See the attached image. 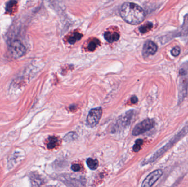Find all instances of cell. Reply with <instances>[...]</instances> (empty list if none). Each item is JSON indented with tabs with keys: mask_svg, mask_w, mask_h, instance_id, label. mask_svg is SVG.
<instances>
[{
	"mask_svg": "<svg viewBox=\"0 0 188 187\" xmlns=\"http://www.w3.org/2000/svg\"><path fill=\"white\" fill-rule=\"evenodd\" d=\"M121 17L132 25H138L145 18V13L140 6L132 2L123 3L120 10Z\"/></svg>",
	"mask_w": 188,
	"mask_h": 187,
	"instance_id": "1",
	"label": "cell"
},
{
	"mask_svg": "<svg viewBox=\"0 0 188 187\" xmlns=\"http://www.w3.org/2000/svg\"><path fill=\"white\" fill-rule=\"evenodd\" d=\"M154 125L155 122L153 119H145L135 126L133 129L132 134L135 136L142 134L152 129Z\"/></svg>",
	"mask_w": 188,
	"mask_h": 187,
	"instance_id": "2",
	"label": "cell"
},
{
	"mask_svg": "<svg viewBox=\"0 0 188 187\" xmlns=\"http://www.w3.org/2000/svg\"><path fill=\"white\" fill-rule=\"evenodd\" d=\"M10 53L15 58L22 57L26 53V48L18 40L12 41L9 47Z\"/></svg>",
	"mask_w": 188,
	"mask_h": 187,
	"instance_id": "3",
	"label": "cell"
},
{
	"mask_svg": "<svg viewBox=\"0 0 188 187\" xmlns=\"http://www.w3.org/2000/svg\"><path fill=\"white\" fill-rule=\"evenodd\" d=\"M102 114V109L101 107L92 109V110L90 111L87 117V125L92 128L96 126L98 124L99 121L101 118Z\"/></svg>",
	"mask_w": 188,
	"mask_h": 187,
	"instance_id": "4",
	"label": "cell"
},
{
	"mask_svg": "<svg viewBox=\"0 0 188 187\" xmlns=\"http://www.w3.org/2000/svg\"><path fill=\"white\" fill-rule=\"evenodd\" d=\"M163 175L161 170H156L150 173L142 182L141 187H152Z\"/></svg>",
	"mask_w": 188,
	"mask_h": 187,
	"instance_id": "5",
	"label": "cell"
},
{
	"mask_svg": "<svg viewBox=\"0 0 188 187\" xmlns=\"http://www.w3.org/2000/svg\"><path fill=\"white\" fill-rule=\"evenodd\" d=\"M158 47L154 42L151 40H147L145 42L142 48V54L144 57H149L156 53Z\"/></svg>",
	"mask_w": 188,
	"mask_h": 187,
	"instance_id": "6",
	"label": "cell"
},
{
	"mask_svg": "<svg viewBox=\"0 0 188 187\" xmlns=\"http://www.w3.org/2000/svg\"><path fill=\"white\" fill-rule=\"evenodd\" d=\"M104 37L106 41L110 43H112L114 41H117L119 38V35L117 33H112L110 31H107L104 34Z\"/></svg>",
	"mask_w": 188,
	"mask_h": 187,
	"instance_id": "7",
	"label": "cell"
},
{
	"mask_svg": "<svg viewBox=\"0 0 188 187\" xmlns=\"http://www.w3.org/2000/svg\"><path fill=\"white\" fill-rule=\"evenodd\" d=\"M87 163L89 168L92 170H96L99 166L98 161L92 158L87 159Z\"/></svg>",
	"mask_w": 188,
	"mask_h": 187,
	"instance_id": "8",
	"label": "cell"
},
{
	"mask_svg": "<svg viewBox=\"0 0 188 187\" xmlns=\"http://www.w3.org/2000/svg\"><path fill=\"white\" fill-rule=\"evenodd\" d=\"M153 27V24L151 22H147V23L143 25L139 28V31L142 34L146 33L148 31H149Z\"/></svg>",
	"mask_w": 188,
	"mask_h": 187,
	"instance_id": "9",
	"label": "cell"
},
{
	"mask_svg": "<svg viewBox=\"0 0 188 187\" xmlns=\"http://www.w3.org/2000/svg\"><path fill=\"white\" fill-rule=\"evenodd\" d=\"M181 33L183 35L188 34V14L184 17L183 24L181 28Z\"/></svg>",
	"mask_w": 188,
	"mask_h": 187,
	"instance_id": "10",
	"label": "cell"
},
{
	"mask_svg": "<svg viewBox=\"0 0 188 187\" xmlns=\"http://www.w3.org/2000/svg\"><path fill=\"white\" fill-rule=\"evenodd\" d=\"M58 140L56 137H51L48 139V143L47 144L48 149H52L55 148L56 146L58 143Z\"/></svg>",
	"mask_w": 188,
	"mask_h": 187,
	"instance_id": "11",
	"label": "cell"
},
{
	"mask_svg": "<svg viewBox=\"0 0 188 187\" xmlns=\"http://www.w3.org/2000/svg\"><path fill=\"white\" fill-rule=\"evenodd\" d=\"M82 34L78 33H75L69 38L68 42L70 44H74L76 41L79 40L82 37Z\"/></svg>",
	"mask_w": 188,
	"mask_h": 187,
	"instance_id": "12",
	"label": "cell"
},
{
	"mask_svg": "<svg viewBox=\"0 0 188 187\" xmlns=\"http://www.w3.org/2000/svg\"><path fill=\"white\" fill-rule=\"evenodd\" d=\"M99 41L97 39H94L92 41H90L89 45H88V49L90 51H93L96 48L97 46L99 45Z\"/></svg>",
	"mask_w": 188,
	"mask_h": 187,
	"instance_id": "13",
	"label": "cell"
},
{
	"mask_svg": "<svg viewBox=\"0 0 188 187\" xmlns=\"http://www.w3.org/2000/svg\"><path fill=\"white\" fill-rule=\"evenodd\" d=\"M142 143H143V141L142 139H137L135 141V145L133 146V151L134 152H138L141 149V146L142 145Z\"/></svg>",
	"mask_w": 188,
	"mask_h": 187,
	"instance_id": "14",
	"label": "cell"
},
{
	"mask_svg": "<svg viewBox=\"0 0 188 187\" xmlns=\"http://www.w3.org/2000/svg\"><path fill=\"white\" fill-rule=\"evenodd\" d=\"M17 2L16 1H9L6 6V11L8 12H12L13 8L17 4Z\"/></svg>",
	"mask_w": 188,
	"mask_h": 187,
	"instance_id": "15",
	"label": "cell"
},
{
	"mask_svg": "<svg viewBox=\"0 0 188 187\" xmlns=\"http://www.w3.org/2000/svg\"><path fill=\"white\" fill-rule=\"evenodd\" d=\"M77 137V134L74 132H69L65 137V140L66 141H72Z\"/></svg>",
	"mask_w": 188,
	"mask_h": 187,
	"instance_id": "16",
	"label": "cell"
},
{
	"mask_svg": "<svg viewBox=\"0 0 188 187\" xmlns=\"http://www.w3.org/2000/svg\"><path fill=\"white\" fill-rule=\"evenodd\" d=\"M180 53H181V48L178 46L174 47L171 51L172 55L175 57H178L180 54Z\"/></svg>",
	"mask_w": 188,
	"mask_h": 187,
	"instance_id": "17",
	"label": "cell"
},
{
	"mask_svg": "<svg viewBox=\"0 0 188 187\" xmlns=\"http://www.w3.org/2000/svg\"><path fill=\"white\" fill-rule=\"evenodd\" d=\"M71 168H72V170L73 171L78 172V171H79L80 170L81 167H80V166L79 165H78V164H74V165H73L72 166Z\"/></svg>",
	"mask_w": 188,
	"mask_h": 187,
	"instance_id": "18",
	"label": "cell"
},
{
	"mask_svg": "<svg viewBox=\"0 0 188 187\" xmlns=\"http://www.w3.org/2000/svg\"><path fill=\"white\" fill-rule=\"evenodd\" d=\"M137 101H138V99H137V97L136 96H133L132 97L131 102H132V103H133V104H135V103H137Z\"/></svg>",
	"mask_w": 188,
	"mask_h": 187,
	"instance_id": "19",
	"label": "cell"
}]
</instances>
